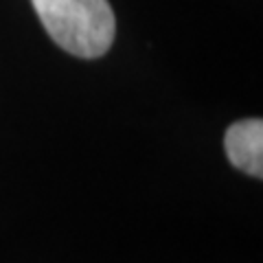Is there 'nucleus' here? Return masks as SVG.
<instances>
[{"mask_svg": "<svg viewBox=\"0 0 263 263\" xmlns=\"http://www.w3.org/2000/svg\"><path fill=\"white\" fill-rule=\"evenodd\" d=\"M40 22L66 53L95 60L110 51L117 20L108 0H31Z\"/></svg>", "mask_w": 263, "mask_h": 263, "instance_id": "obj_1", "label": "nucleus"}, {"mask_svg": "<svg viewBox=\"0 0 263 263\" xmlns=\"http://www.w3.org/2000/svg\"><path fill=\"white\" fill-rule=\"evenodd\" d=\"M224 149L230 164L252 178H263V121L243 119L226 129Z\"/></svg>", "mask_w": 263, "mask_h": 263, "instance_id": "obj_2", "label": "nucleus"}]
</instances>
